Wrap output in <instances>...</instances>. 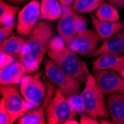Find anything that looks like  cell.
<instances>
[{
    "mask_svg": "<svg viewBox=\"0 0 124 124\" xmlns=\"http://www.w3.org/2000/svg\"><path fill=\"white\" fill-rule=\"evenodd\" d=\"M54 33V25L51 21L41 19L38 22L26 39L19 57V60L26 68L27 74H32L38 71Z\"/></svg>",
    "mask_w": 124,
    "mask_h": 124,
    "instance_id": "1",
    "label": "cell"
},
{
    "mask_svg": "<svg viewBox=\"0 0 124 124\" xmlns=\"http://www.w3.org/2000/svg\"><path fill=\"white\" fill-rule=\"evenodd\" d=\"M86 81L85 87L80 92V97L84 107V113L94 118L108 120L109 112L106 105L105 95L100 89L94 74L86 70Z\"/></svg>",
    "mask_w": 124,
    "mask_h": 124,
    "instance_id": "2",
    "label": "cell"
},
{
    "mask_svg": "<svg viewBox=\"0 0 124 124\" xmlns=\"http://www.w3.org/2000/svg\"><path fill=\"white\" fill-rule=\"evenodd\" d=\"M47 54L66 74L79 79L83 83H85L87 66L69 46L64 45L57 49L48 48Z\"/></svg>",
    "mask_w": 124,
    "mask_h": 124,
    "instance_id": "3",
    "label": "cell"
},
{
    "mask_svg": "<svg viewBox=\"0 0 124 124\" xmlns=\"http://www.w3.org/2000/svg\"><path fill=\"white\" fill-rule=\"evenodd\" d=\"M44 71L48 80L57 85L65 97L79 94L82 92L83 83L79 79L66 74L50 58L44 60Z\"/></svg>",
    "mask_w": 124,
    "mask_h": 124,
    "instance_id": "4",
    "label": "cell"
},
{
    "mask_svg": "<svg viewBox=\"0 0 124 124\" xmlns=\"http://www.w3.org/2000/svg\"><path fill=\"white\" fill-rule=\"evenodd\" d=\"M79 113L74 108L70 101L57 87L53 97L46 108V123L65 124L66 122L74 119Z\"/></svg>",
    "mask_w": 124,
    "mask_h": 124,
    "instance_id": "5",
    "label": "cell"
},
{
    "mask_svg": "<svg viewBox=\"0 0 124 124\" xmlns=\"http://www.w3.org/2000/svg\"><path fill=\"white\" fill-rule=\"evenodd\" d=\"M62 14L58 19L56 31L59 36L69 46L77 33L87 28V21L80 13L74 10L71 5H62Z\"/></svg>",
    "mask_w": 124,
    "mask_h": 124,
    "instance_id": "6",
    "label": "cell"
},
{
    "mask_svg": "<svg viewBox=\"0 0 124 124\" xmlns=\"http://www.w3.org/2000/svg\"><path fill=\"white\" fill-rule=\"evenodd\" d=\"M0 92L5 99L11 124L24 116L29 110L35 108L24 98L16 85H1Z\"/></svg>",
    "mask_w": 124,
    "mask_h": 124,
    "instance_id": "7",
    "label": "cell"
},
{
    "mask_svg": "<svg viewBox=\"0 0 124 124\" xmlns=\"http://www.w3.org/2000/svg\"><path fill=\"white\" fill-rule=\"evenodd\" d=\"M42 71H39L34 74H25L22 77L19 91L22 95L35 108L40 106L46 97V85L41 80Z\"/></svg>",
    "mask_w": 124,
    "mask_h": 124,
    "instance_id": "8",
    "label": "cell"
},
{
    "mask_svg": "<svg viewBox=\"0 0 124 124\" xmlns=\"http://www.w3.org/2000/svg\"><path fill=\"white\" fill-rule=\"evenodd\" d=\"M40 19V2L31 0L20 9L17 16L16 33L22 37H29Z\"/></svg>",
    "mask_w": 124,
    "mask_h": 124,
    "instance_id": "9",
    "label": "cell"
},
{
    "mask_svg": "<svg viewBox=\"0 0 124 124\" xmlns=\"http://www.w3.org/2000/svg\"><path fill=\"white\" fill-rule=\"evenodd\" d=\"M100 39L98 33L94 29L85 28L77 33L73 41L69 45V48L76 54L91 57L98 48Z\"/></svg>",
    "mask_w": 124,
    "mask_h": 124,
    "instance_id": "10",
    "label": "cell"
},
{
    "mask_svg": "<svg viewBox=\"0 0 124 124\" xmlns=\"http://www.w3.org/2000/svg\"><path fill=\"white\" fill-rule=\"evenodd\" d=\"M94 76L101 92L105 96L113 93L124 94V79L115 71H94Z\"/></svg>",
    "mask_w": 124,
    "mask_h": 124,
    "instance_id": "11",
    "label": "cell"
},
{
    "mask_svg": "<svg viewBox=\"0 0 124 124\" xmlns=\"http://www.w3.org/2000/svg\"><path fill=\"white\" fill-rule=\"evenodd\" d=\"M53 86H47L46 88V97L41 106L33 108L29 110L27 113L20 117L16 122L18 124H45L46 123V108L49 100L53 97L55 94Z\"/></svg>",
    "mask_w": 124,
    "mask_h": 124,
    "instance_id": "12",
    "label": "cell"
},
{
    "mask_svg": "<svg viewBox=\"0 0 124 124\" xmlns=\"http://www.w3.org/2000/svg\"><path fill=\"white\" fill-rule=\"evenodd\" d=\"M102 54H124V31H120L108 39H106L103 43L92 54L91 57H97Z\"/></svg>",
    "mask_w": 124,
    "mask_h": 124,
    "instance_id": "13",
    "label": "cell"
},
{
    "mask_svg": "<svg viewBox=\"0 0 124 124\" xmlns=\"http://www.w3.org/2000/svg\"><path fill=\"white\" fill-rule=\"evenodd\" d=\"M27 74L25 65L19 60L11 63L0 70V83L1 85L20 84L22 77Z\"/></svg>",
    "mask_w": 124,
    "mask_h": 124,
    "instance_id": "14",
    "label": "cell"
},
{
    "mask_svg": "<svg viewBox=\"0 0 124 124\" xmlns=\"http://www.w3.org/2000/svg\"><path fill=\"white\" fill-rule=\"evenodd\" d=\"M106 106L113 123L124 124V94H108Z\"/></svg>",
    "mask_w": 124,
    "mask_h": 124,
    "instance_id": "15",
    "label": "cell"
},
{
    "mask_svg": "<svg viewBox=\"0 0 124 124\" xmlns=\"http://www.w3.org/2000/svg\"><path fill=\"white\" fill-rule=\"evenodd\" d=\"M92 22L94 29L98 33L101 41H105L116 33L123 31L124 29V22L119 21L116 22H103L96 18L93 14H90Z\"/></svg>",
    "mask_w": 124,
    "mask_h": 124,
    "instance_id": "16",
    "label": "cell"
},
{
    "mask_svg": "<svg viewBox=\"0 0 124 124\" xmlns=\"http://www.w3.org/2000/svg\"><path fill=\"white\" fill-rule=\"evenodd\" d=\"M124 65V54H102L97 57L92 62V71L113 70L119 74L120 69Z\"/></svg>",
    "mask_w": 124,
    "mask_h": 124,
    "instance_id": "17",
    "label": "cell"
},
{
    "mask_svg": "<svg viewBox=\"0 0 124 124\" xmlns=\"http://www.w3.org/2000/svg\"><path fill=\"white\" fill-rule=\"evenodd\" d=\"M62 14L59 0H40V19L47 21L58 20Z\"/></svg>",
    "mask_w": 124,
    "mask_h": 124,
    "instance_id": "18",
    "label": "cell"
},
{
    "mask_svg": "<svg viewBox=\"0 0 124 124\" xmlns=\"http://www.w3.org/2000/svg\"><path fill=\"white\" fill-rule=\"evenodd\" d=\"M25 42L26 39L25 37L20 35L10 36L3 42H0V51L1 52H4L14 57L19 58Z\"/></svg>",
    "mask_w": 124,
    "mask_h": 124,
    "instance_id": "19",
    "label": "cell"
},
{
    "mask_svg": "<svg viewBox=\"0 0 124 124\" xmlns=\"http://www.w3.org/2000/svg\"><path fill=\"white\" fill-rule=\"evenodd\" d=\"M94 15L97 19L103 22H116L120 21V14L117 8L106 2L100 5Z\"/></svg>",
    "mask_w": 124,
    "mask_h": 124,
    "instance_id": "20",
    "label": "cell"
},
{
    "mask_svg": "<svg viewBox=\"0 0 124 124\" xmlns=\"http://www.w3.org/2000/svg\"><path fill=\"white\" fill-rule=\"evenodd\" d=\"M20 8L16 5L0 0V24L1 26L10 24L15 21L16 14L19 12Z\"/></svg>",
    "mask_w": 124,
    "mask_h": 124,
    "instance_id": "21",
    "label": "cell"
},
{
    "mask_svg": "<svg viewBox=\"0 0 124 124\" xmlns=\"http://www.w3.org/2000/svg\"><path fill=\"white\" fill-rule=\"evenodd\" d=\"M106 0H76L72 7L75 11L80 14L91 13L96 10L100 5Z\"/></svg>",
    "mask_w": 124,
    "mask_h": 124,
    "instance_id": "22",
    "label": "cell"
},
{
    "mask_svg": "<svg viewBox=\"0 0 124 124\" xmlns=\"http://www.w3.org/2000/svg\"><path fill=\"white\" fill-rule=\"evenodd\" d=\"M16 25V22L14 21L10 24L1 26V28H0V42H3L5 39L13 35Z\"/></svg>",
    "mask_w": 124,
    "mask_h": 124,
    "instance_id": "23",
    "label": "cell"
},
{
    "mask_svg": "<svg viewBox=\"0 0 124 124\" xmlns=\"http://www.w3.org/2000/svg\"><path fill=\"white\" fill-rule=\"evenodd\" d=\"M0 123L1 124H11L10 115L5 106V99L2 97L0 100Z\"/></svg>",
    "mask_w": 124,
    "mask_h": 124,
    "instance_id": "24",
    "label": "cell"
},
{
    "mask_svg": "<svg viewBox=\"0 0 124 124\" xmlns=\"http://www.w3.org/2000/svg\"><path fill=\"white\" fill-rule=\"evenodd\" d=\"M70 101L71 104L74 107V108L78 112V113H84V107L81 100L80 94H75L68 97Z\"/></svg>",
    "mask_w": 124,
    "mask_h": 124,
    "instance_id": "25",
    "label": "cell"
},
{
    "mask_svg": "<svg viewBox=\"0 0 124 124\" xmlns=\"http://www.w3.org/2000/svg\"><path fill=\"white\" fill-rule=\"evenodd\" d=\"M0 57H1V65H0V69L14 62V57L10 54H5L4 52L0 53Z\"/></svg>",
    "mask_w": 124,
    "mask_h": 124,
    "instance_id": "26",
    "label": "cell"
},
{
    "mask_svg": "<svg viewBox=\"0 0 124 124\" xmlns=\"http://www.w3.org/2000/svg\"><path fill=\"white\" fill-rule=\"evenodd\" d=\"M80 124H99L100 121L96 118H94L85 113H80Z\"/></svg>",
    "mask_w": 124,
    "mask_h": 124,
    "instance_id": "27",
    "label": "cell"
},
{
    "mask_svg": "<svg viewBox=\"0 0 124 124\" xmlns=\"http://www.w3.org/2000/svg\"><path fill=\"white\" fill-rule=\"evenodd\" d=\"M106 1L116 8H122L124 7V0H106Z\"/></svg>",
    "mask_w": 124,
    "mask_h": 124,
    "instance_id": "28",
    "label": "cell"
},
{
    "mask_svg": "<svg viewBox=\"0 0 124 124\" xmlns=\"http://www.w3.org/2000/svg\"><path fill=\"white\" fill-rule=\"evenodd\" d=\"M6 2L10 3V4H14V5H21L23 4L26 2H28V0H5Z\"/></svg>",
    "mask_w": 124,
    "mask_h": 124,
    "instance_id": "29",
    "label": "cell"
},
{
    "mask_svg": "<svg viewBox=\"0 0 124 124\" xmlns=\"http://www.w3.org/2000/svg\"><path fill=\"white\" fill-rule=\"evenodd\" d=\"M76 0H59L62 5H71L74 3Z\"/></svg>",
    "mask_w": 124,
    "mask_h": 124,
    "instance_id": "30",
    "label": "cell"
},
{
    "mask_svg": "<svg viewBox=\"0 0 124 124\" xmlns=\"http://www.w3.org/2000/svg\"><path fill=\"white\" fill-rule=\"evenodd\" d=\"M78 123H80V122H78V121L76 120L71 119V120H69L68 122H66L65 124H78Z\"/></svg>",
    "mask_w": 124,
    "mask_h": 124,
    "instance_id": "31",
    "label": "cell"
},
{
    "mask_svg": "<svg viewBox=\"0 0 124 124\" xmlns=\"http://www.w3.org/2000/svg\"><path fill=\"white\" fill-rule=\"evenodd\" d=\"M119 74L124 79V65L122 66V68L120 69V72H119Z\"/></svg>",
    "mask_w": 124,
    "mask_h": 124,
    "instance_id": "32",
    "label": "cell"
}]
</instances>
